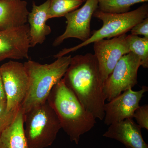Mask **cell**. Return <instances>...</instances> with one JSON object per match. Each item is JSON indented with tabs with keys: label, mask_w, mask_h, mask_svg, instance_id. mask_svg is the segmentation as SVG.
Returning a JSON list of instances; mask_svg holds the SVG:
<instances>
[{
	"label": "cell",
	"mask_w": 148,
	"mask_h": 148,
	"mask_svg": "<svg viewBox=\"0 0 148 148\" xmlns=\"http://www.w3.org/2000/svg\"><path fill=\"white\" fill-rule=\"evenodd\" d=\"M24 114V130L29 148H45L55 141L61 126L47 101Z\"/></svg>",
	"instance_id": "5b68a950"
},
{
	"label": "cell",
	"mask_w": 148,
	"mask_h": 148,
	"mask_svg": "<svg viewBox=\"0 0 148 148\" xmlns=\"http://www.w3.org/2000/svg\"><path fill=\"white\" fill-rule=\"evenodd\" d=\"M5 100H6V99L5 92L4 89L2 79L1 72H0V101Z\"/></svg>",
	"instance_id": "7402d4cb"
},
{
	"label": "cell",
	"mask_w": 148,
	"mask_h": 148,
	"mask_svg": "<svg viewBox=\"0 0 148 148\" xmlns=\"http://www.w3.org/2000/svg\"><path fill=\"white\" fill-rule=\"evenodd\" d=\"M93 16L103 22L101 29L93 31L90 38L84 42L73 47L64 49L53 56L54 58L62 57L100 40L126 34L136 24L148 17V5L145 3L135 10L123 13H106L97 9Z\"/></svg>",
	"instance_id": "277c9868"
},
{
	"label": "cell",
	"mask_w": 148,
	"mask_h": 148,
	"mask_svg": "<svg viewBox=\"0 0 148 148\" xmlns=\"http://www.w3.org/2000/svg\"><path fill=\"white\" fill-rule=\"evenodd\" d=\"M148 90V87L145 86H143L138 91L130 88L105 103L104 123L110 125L127 119H133L134 112L140 106V101L144 93Z\"/></svg>",
	"instance_id": "30bf717a"
},
{
	"label": "cell",
	"mask_w": 148,
	"mask_h": 148,
	"mask_svg": "<svg viewBox=\"0 0 148 148\" xmlns=\"http://www.w3.org/2000/svg\"><path fill=\"white\" fill-rule=\"evenodd\" d=\"M47 101L57 114L61 128L76 145L81 136L95 126V118L84 108L63 78L53 86Z\"/></svg>",
	"instance_id": "7a4b0ae2"
},
{
	"label": "cell",
	"mask_w": 148,
	"mask_h": 148,
	"mask_svg": "<svg viewBox=\"0 0 148 148\" xmlns=\"http://www.w3.org/2000/svg\"><path fill=\"white\" fill-rule=\"evenodd\" d=\"M24 115L20 107L13 121L0 134V148H29L24 130Z\"/></svg>",
	"instance_id": "9a60e30c"
},
{
	"label": "cell",
	"mask_w": 148,
	"mask_h": 148,
	"mask_svg": "<svg viewBox=\"0 0 148 148\" xmlns=\"http://www.w3.org/2000/svg\"><path fill=\"white\" fill-rule=\"evenodd\" d=\"M127 40L130 52L140 57L141 66L148 68V38L132 34L127 35Z\"/></svg>",
	"instance_id": "ac0fdd59"
},
{
	"label": "cell",
	"mask_w": 148,
	"mask_h": 148,
	"mask_svg": "<svg viewBox=\"0 0 148 148\" xmlns=\"http://www.w3.org/2000/svg\"><path fill=\"white\" fill-rule=\"evenodd\" d=\"M85 2L84 0H50L48 19L66 16Z\"/></svg>",
	"instance_id": "2e32d148"
},
{
	"label": "cell",
	"mask_w": 148,
	"mask_h": 148,
	"mask_svg": "<svg viewBox=\"0 0 148 148\" xmlns=\"http://www.w3.org/2000/svg\"><path fill=\"white\" fill-rule=\"evenodd\" d=\"M103 136L116 140L127 148H148V144L143 139L141 128L133 119L110 125Z\"/></svg>",
	"instance_id": "7c38bea8"
},
{
	"label": "cell",
	"mask_w": 148,
	"mask_h": 148,
	"mask_svg": "<svg viewBox=\"0 0 148 148\" xmlns=\"http://www.w3.org/2000/svg\"><path fill=\"white\" fill-rule=\"evenodd\" d=\"M85 2L81 8L65 16L67 24L66 30L55 39L53 46H58L70 38L77 39L83 42L91 36L90 23L93 14L98 9V0H86Z\"/></svg>",
	"instance_id": "ba28073f"
},
{
	"label": "cell",
	"mask_w": 148,
	"mask_h": 148,
	"mask_svg": "<svg viewBox=\"0 0 148 148\" xmlns=\"http://www.w3.org/2000/svg\"><path fill=\"white\" fill-rule=\"evenodd\" d=\"M141 60L135 53L130 52L123 56L103 84L106 100L109 102L137 84Z\"/></svg>",
	"instance_id": "8992f818"
},
{
	"label": "cell",
	"mask_w": 148,
	"mask_h": 148,
	"mask_svg": "<svg viewBox=\"0 0 148 148\" xmlns=\"http://www.w3.org/2000/svg\"><path fill=\"white\" fill-rule=\"evenodd\" d=\"M71 58V55H65L49 64L31 60L24 63L29 77V89L21 106L24 114L47 101L53 86L66 73Z\"/></svg>",
	"instance_id": "3957f363"
},
{
	"label": "cell",
	"mask_w": 148,
	"mask_h": 148,
	"mask_svg": "<svg viewBox=\"0 0 148 148\" xmlns=\"http://www.w3.org/2000/svg\"><path fill=\"white\" fill-rule=\"evenodd\" d=\"M84 1H85H85H86V0H84Z\"/></svg>",
	"instance_id": "603a6c76"
},
{
	"label": "cell",
	"mask_w": 148,
	"mask_h": 148,
	"mask_svg": "<svg viewBox=\"0 0 148 148\" xmlns=\"http://www.w3.org/2000/svg\"><path fill=\"white\" fill-rule=\"evenodd\" d=\"M29 12L24 0H0V31L27 24Z\"/></svg>",
	"instance_id": "5bb4252c"
},
{
	"label": "cell",
	"mask_w": 148,
	"mask_h": 148,
	"mask_svg": "<svg viewBox=\"0 0 148 148\" xmlns=\"http://www.w3.org/2000/svg\"><path fill=\"white\" fill-rule=\"evenodd\" d=\"M50 0H47L40 5L36 4L34 1L32 3V9L29 12L28 20L29 27L31 47L44 42L47 36L50 34L51 29L46 24Z\"/></svg>",
	"instance_id": "4fadbf2b"
},
{
	"label": "cell",
	"mask_w": 148,
	"mask_h": 148,
	"mask_svg": "<svg viewBox=\"0 0 148 148\" xmlns=\"http://www.w3.org/2000/svg\"><path fill=\"white\" fill-rule=\"evenodd\" d=\"M131 34L144 36L148 38V17L135 25L130 30Z\"/></svg>",
	"instance_id": "44dd1931"
},
{
	"label": "cell",
	"mask_w": 148,
	"mask_h": 148,
	"mask_svg": "<svg viewBox=\"0 0 148 148\" xmlns=\"http://www.w3.org/2000/svg\"><path fill=\"white\" fill-rule=\"evenodd\" d=\"M93 43L94 54L98 61L104 82L120 59L130 52L127 35L100 40Z\"/></svg>",
	"instance_id": "9c48e42d"
},
{
	"label": "cell",
	"mask_w": 148,
	"mask_h": 148,
	"mask_svg": "<svg viewBox=\"0 0 148 148\" xmlns=\"http://www.w3.org/2000/svg\"><path fill=\"white\" fill-rule=\"evenodd\" d=\"M8 111L18 110L26 98L29 77L24 64L10 60L0 67Z\"/></svg>",
	"instance_id": "52a82bcc"
},
{
	"label": "cell",
	"mask_w": 148,
	"mask_h": 148,
	"mask_svg": "<svg viewBox=\"0 0 148 148\" xmlns=\"http://www.w3.org/2000/svg\"><path fill=\"white\" fill-rule=\"evenodd\" d=\"M63 79L84 108L95 119L103 120L106 101L104 82L94 54L88 53L72 57Z\"/></svg>",
	"instance_id": "6da1fadb"
},
{
	"label": "cell",
	"mask_w": 148,
	"mask_h": 148,
	"mask_svg": "<svg viewBox=\"0 0 148 148\" xmlns=\"http://www.w3.org/2000/svg\"><path fill=\"white\" fill-rule=\"evenodd\" d=\"M19 109L8 111L7 108L6 100L0 101V134L13 121Z\"/></svg>",
	"instance_id": "d6986e66"
},
{
	"label": "cell",
	"mask_w": 148,
	"mask_h": 148,
	"mask_svg": "<svg viewBox=\"0 0 148 148\" xmlns=\"http://www.w3.org/2000/svg\"><path fill=\"white\" fill-rule=\"evenodd\" d=\"M148 1V0H98V9L106 13H125L130 11L132 5Z\"/></svg>",
	"instance_id": "e0dca14e"
},
{
	"label": "cell",
	"mask_w": 148,
	"mask_h": 148,
	"mask_svg": "<svg viewBox=\"0 0 148 148\" xmlns=\"http://www.w3.org/2000/svg\"><path fill=\"white\" fill-rule=\"evenodd\" d=\"M133 118H135L140 128L148 130V106H140L135 110Z\"/></svg>",
	"instance_id": "ffe728a7"
},
{
	"label": "cell",
	"mask_w": 148,
	"mask_h": 148,
	"mask_svg": "<svg viewBox=\"0 0 148 148\" xmlns=\"http://www.w3.org/2000/svg\"><path fill=\"white\" fill-rule=\"evenodd\" d=\"M30 45L29 24L0 31V62L9 59H29Z\"/></svg>",
	"instance_id": "8fae6325"
}]
</instances>
